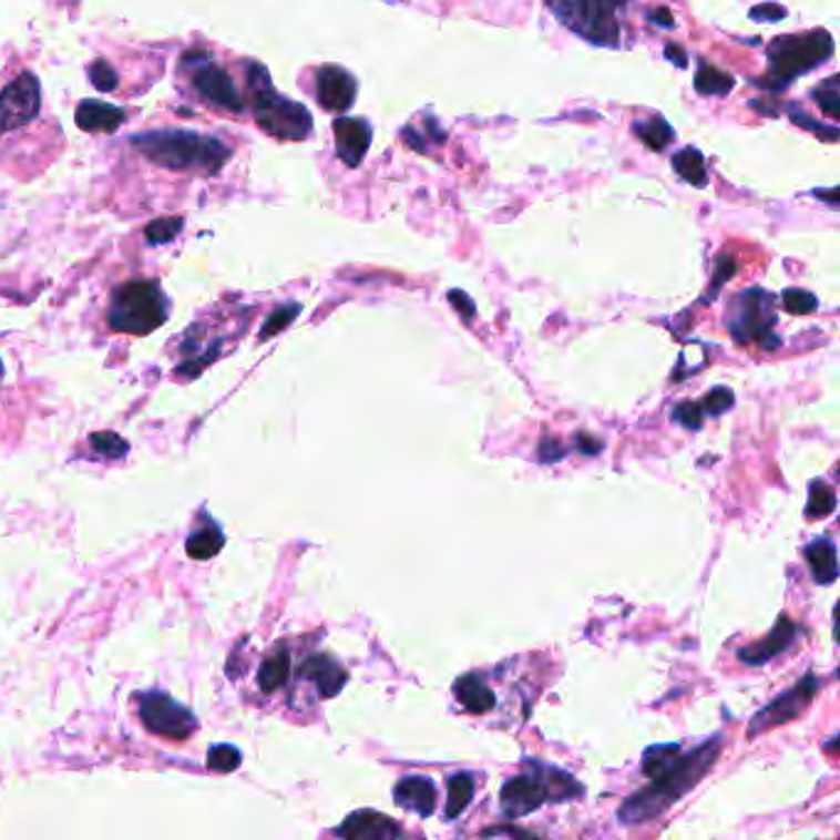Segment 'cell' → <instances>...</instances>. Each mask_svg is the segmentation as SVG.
Wrapping results in <instances>:
<instances>
[{"instance_id":"cell-19","label":"cell","mask_w":840,"mask_h":840,"mask_svg":"<svg viewBox=\"0 0 840 840\" xmlns=\"http://www.w3.org/2000/svg\"><path fill=\"white\" fill-rule=\"evenodd\" d=\"M74 121H76V126H80L82 131H90V134H114V131L126 121V114L121 112L119 106L86 99V102L76 106Z\"/></svg>"},{"instance_id":"cell-12","label":"cell","mask_w":840,"mask_h":840,"mask_svg":"<svg viewBox=\"0 0 840 840\" xmlns=\"http://www.w3.org/2000/svg\"><path fill=\"white\" fill-rule=\"evenodd\" d=\"M818 688H821V680H818L816 676H806L803 680L796 683L791 690L781 693L779 698H774L765 707V710L751 717L749 737H755L759 733H767V729H771V727L793 723L796 717H801V713L806 710V707H809V703L813 700V695L818 693Z\"/></svg>"},{"instance_id":"cell-15","label":"cell","mask_w":840,"mask_h":840,"mask_svg":"<svg viewBox=\"0 0 840 840\" xmlns=\"http://www.w3.org/2000/svg\"><path fill=\"white\" fill-rule=\"evenodd\" d=\"M336 833L348 840H395L402 836V828L378 811H356L342 821Z\"/></svg>"},{"instance_id":"cell-3","label":"cell","mask_w":840,"mask_h":840,"mask_svg":"<svg viewBox=\"0 0 840 840\" xmlns=\"http://www.w3.org/2000/svg\"><path fill=\"white\" fill-rule=\"evenodd\" d=\"M247 106L257 126L279 141H304L311 136L314 119L308 109L281 96L272 86L267 70L257 62L247 64Z\"/></svg>"},{"instance_id":"cell-13","label":"cell","mask_w":840,"mask_h":840,"mask_svg":"<svg viewBox=\"0 0 840 840\" xmlns=\"http://www.w3.org/2000/svg\"><path fill=\"white\" fill-rule=\"evenodd\" d=\"M358 96V82L348 70L336 68V64H326L316 72V99L320 109L326 112H348L356 104Z\"/></svg>"},{"instance_id":"cell-45","label":"cell","mask_w":840,"mask_h":840,"mask_svg":"<svg viewBox=\"0 0 840 840\" xmlns=\"http://www.w3.org/2000/svg\"><path fill=\"white\" fill-rule=\"evenodd\" d=\"M577 444L582 451H587V454H600L602 447H604L600 439H592L587 434H577Z\"/></svg>"},{"instance_id":"cell-33","label":"cell","mask_w":840,"mask_h":840,"mask_svg":"<svg viewBox=\"0 0 840 840\" xmlns=\"http://www.w3.org/2000/svg\"><path fill=\"white\" fill-rule=\"evenodd\" d=\"M86 74H90V80L99 92H114L119 86V74L106 60H94L86 68Z\"/></svg>"},{"instance_id":"cell-10","label":"cell","mask_w":840,"mask_h":840,"mask_svg":"<svg viewBox=\"0 0 840 840\" xmlns=\"http://www.w3.org/2000/svg\"><path fill=\"white\" fill-rule=\"evenodd\" d=\"M139 700V717L141 723L146 725L153 735L168 737L181 742V739H187L197 727L195 715L187 710L185 705L175 703L171 695H165L161 690H151V693H141L136 695Z\"/></svg>"},{"instance_id":"cell-35","label":"cell","mask_w":840,"mask_h":840,"mask_svg":"<svg viewBox=\"0 0 840 840\" xmlns=\"http://www.w3.org/2000/svg\"><path fill=\"white\" fill-rule=\"evenodd\" d=\"M183 229V219L181 217H171V219H156V223L146 227V237L151 245H165V242L175 239V235Z\"/></svg>"},{"instance_id":"cell-16","label":"cell","mask_w":840,"mask_h":840,"mask_svg":"<svg viewBox=\"0 0 840 840\" xmlns=\"http://www.w3.org/2000/svg\"><path fill=\"white\" fill-rule=\"evenodd\" d=\"M796 634H799V628H796L791 618L779 616V622H777V626L771 628L769 636L739 651L737 658L742 660L745 666H765V663H769L771 658H777L781 651H787L793 644Z\"/></svg>"},{"instance_id":"cell-26","label":"cell","mask_w":840,"mask_h":840,"mask_svg":"<svg viewBox=\"0 0 840 840\" xmlns=\"http://www.w3.org/2000/svg\"><path fill=\"white\" fill-rule=\"evenodd\" d=\"M473 791H477V781H473L471 774H454L449 779V801H447V811L444 818L447 821H454L473 799Z\"/></svg>"},{"instance_id":"cell-2","label":"cell","mask_w":840,"mask_h":840,"mask_svg":"<svg viewBox=\"0 0 840 840\" xmlns=\"http://www.w3.org/2000/svg\"><path fill=\"white\" fill-rule=\"evenodd\" d=\"M131 146L153 165L173 173L217 175L229 158V148L219 139L178 129L146 131V134L131 136Z\"/></svg>"},{"instance_id":"cell-17","label":"cell","mask_w":840,"mask_h":840,"mask_svg":"<svg viewBox=\"0 0 840 840\" xmlns=\"http://www.w3.org/2000/svg\"><path fill=\"white\" fill-rule=\"evenodd\" d=\"M395 803L404 811L432 816L437 809V787L429 777H404L395 787Z\"/></svg>"},{"instance_id":"cell-43","label":"cell","mask_w":840,"mask_h":840,"mask_svg":"<svg viewBox=\"0 0 840 840\" xmlns=\"http://www.w3.org/2000/svg\"><path fill=\"white\" fill-rule=\"evenodd\" d=\"M648 20H651V23H656L658 28H666V30H673V28H676V20H673V13H670L668 8L651 10V13H648Z\"/></svg>"},{"instance_id":"cell-29","label":"cell","mask_w":840,"mask_h":840,"mask_svg":"<svg viewBox=\"0 0 840 840\" xmlns=\"http://www.w3.org/2000/svg\"><path fill=\"white\" fill-rule=\"evenodd\" d=\"M833 511H836V491L826 481H811L806 515L809 518H828Z\"/></svg>"},{"instance_id":"cell-18","label":"cell","mask_w":840,"mask_h":840,"mask_svg":"<svg viewBox=\"0 0 840 840\" xmlns=\"http://www.w3.org/2000/svg\"><path fill=\"white\" fill-rule=\"evenodd\" d=\"M298 676L316 683V688L320 695H324V698H336V695L342 690V685H346V680H348V673L342 670L338 663L326 654L308 656L304 660L301 670H298Z\"/></svg>"},{"instance_id":"cell-30","label":"cell","mask_w":840,"mask_h":840,"mask_svg":"<svg viewBox=\"0 0 840 840\" xmlns=\"http://www.w3.org/2000/svg\"><path fill=\"white\" fill-rule=\"evenodd\" d=\"M242 765V755L237 747L232 745H219L207 751V767L219 774H229L235 771Z\"/></svg>"},{"instance_id":"cell-27","label":"cell","mask_w":840,"mask_h":840,"mask_svg":"<svg viewBox=\"0 0 840 840\" xmlns=\"http://www.w3.org/2000/svg\"><path fill=\"white\" fill-rule=\"evenodd\" d=\"M735 90V76L723 70L713 68V64H700L698 74H695V92L703 96H727Z\"/></svg>"},{"instance_id":"cell-6","label":"cell","mask_w":840,"mask_h":840,"mask_svg":"<svg viewBox=\"0 0 840 840\" xmlns=\"http://www.w3.org/2000/svg\"><path fill=\"white\" fill-rule=\"evenodd\" d=\"M582 793L584 789L567 771L533 765V771L513 777L501 789V809L508 818H521L547 801L577 799Z\"/></svg>"},{"instance_id":"cell-32","label":"cell","mask_w":840,"mask_h":840,"mask_svg":"<svg viewBox=\"0 0 840 840\" xmlns=\"http://www.w3.org/2000/svg\"><path fill=\"white\" fill-rule=\"evenodd\" d=\"M90 444L94 447L96 454H102L104 459H121L129 451V444L124 439L114 432H102V434H92Z\"/></svg>"},{"instance_id":"cell-44","label":"cell","mask_w":840,"mask_h":840,"mask_svg":"<svg viewBox=\"0 0 840 840\" xmlns=\"http://www.w3.org/2000/svg\"><path fill=\"white\" fill-rule=\"evenodd\" d=\"M666 58L673 62V64H676V68H688V52H685L683 48H678V45H673V42H670V45H666Z\"/></svg>"},{"instance_id":"cell-7","label":"cell","mask_w":840,"mask_h":840,"mask_svg":"<svg viewBox=\"0 0 840 840\" xmlns=\"http://www.w3.org/2000/svg\"><path fill=\"white\" fill-rule=\"evenodd\" d=\"M168 318V298L156 281H126L112 296L109 326L119 334L148 336Z\"/></svg>"},{"instance_id":"cell-34","label":"cell","mask_w":840,"mask_h":840,"mask_svg":"<svg viewBox=\"0 0 840 840\" xmlns=\"http://www.w3.org/2000/svg\"><path fill=\"white\" fill-rule=\"evenodd\" d=\"M298 311H301V306H298V304H289V306L276 308V311L267 318V324H264L259 338H262V340H267V338H272V336H276V334H281V330H284L286 326H289L291 320L298 316Z\"/></svg>"},{"instance_id":"cell-8","label":"cell","mask_w":840,"mask_h":840,"mask_svg":"<svg viewBox=\"0 0 840 840\" xmlns=\"http://www.w3.org/2000/svg\"><path fill=\"white\" fill-rule=\"evenodd\" d=\"M183 72L191 80L193 92L203 99L205 104L223 109L229 114H242L247 109V96L223 64H217L209 54L193 50L183 58Z\"/></svg>"},{"instance_id":"cell-20","label":"cell","mask_w":840,"mask_h":840,"mask_svg":"<svg viewBox=\"0 0 840 840\" xmlns=\"http://www.w3.org/2000/svg\"><path fill=\"white\" fill-rule=\"evenodd\" d=\"M454 695L463 710L471 715L489 713L495 707V693L489 688V683H483V678L477 676V673H467V676H461L454 685Z\"/></svg>"},{"instance_id":"cell-37","label":"cell","mask_w":840,"mask_h":840,"mask_svg":"<svg viewBox=\"0 0 840 840\" xmlns=\"http://www.w3.org/2000/svg\"><path fill=\"white\" fill-rule=\"evenodd\" d=\"M733 404H735V395L729 392L727 387H715V390L707 392V397L700 402L705 414H723Z\"/></svg>"},{"instance_id":"cell-38","label":"cell","mask_w":840,"mask_h":840,"mask_svg":"<svg viewBox=\"0 0 840 840\" xmlns=\"http://www.w3.org/2000/svg\"><path fill=\"white\" fill-rule=\"evenodd\" d=\"M673 419H676L678 424L688 427L695 432V429L703 427L705 412L698 402H680V404H676V409H673Z\"/></svg>"},{"instance_id":"cell-41","label":"cell","mask_w":840,"mask_h":840,"mask_svg":"<svg viewBox=\"0 0 840 840\" xmlns=\"http://www.w3.org/2000/svg\"><path fill=\"white\" fill-rule=\"evenodd\" d=\"M733 274H735V262L729 259V257H720V262H717V272H715V281H713V294H710V298L715 296L717 286L725 284ZM710 298H707V301H710Z\"/></svg>"},{"instance_id":"cell-24","label":"cell","mask_w":840,"mask_h":840,"mask_svg":"<svg viewBox=\"0 0 840 840\" xmlns=\"http://www.w3.org/2000/svg\"><path fill=\"white\" fill-rule=\"evenodd\" d=\"M289 673H291V656L286 648H279L274 651V654L262 663L259 668V688L264 693H274L279 690L281 685L289 680Z\"/></svg>"},{"instance_id":"cell-36","label":"cell","mask_w":840,"mask_h":840,"mask_svg":"<svg viewBox=\"0 0 840 840\" xmlns=\"http://www.w3.org/2000/svg\"><path fill=\"white\" fill-rule=\"evenodd\" d=\"M789 116H791V121H793V124H796V126H803V129L813 131V134H816L818 139H821V141H826V143H833V141H838V129H836V126H823V124H816V121H813L809 114H806V112H803V109L789 106Z\"/></svg>"},{"instance_id":"cell-46","label":"cell","mask_w":840,"mask_h":840,"mask_svg":"<svg viewBox=\"0 0 840 840\" xmlns=\"http://www.w3.org/2000/svg\"><path fill=\"white\" fill-rule=\"evenodd\" d=\"M0 378H3V362H0Z\"/></svg>"},{"instance_id":"cell-11","label":"cell","mask_w":840,"mask_h":840,"mask_svg":"<svg viewBox=\"0 0 840 840\" xmlns=\"http://www.w3.org/2000/svg\"><path fill=\"white\" fill-rule=\"evenodd\" d=\"M42 112L40 82L32 72H20L0 90V136L30 126Z\"/></svg>"},{"instance_id":"cell-14","label":"cell","mask_w":840,"mask_h":840,"mask_svg":"<svg viewBox=\"0 0 840 840\" xmlns=\"http://www.w3.org/2000/svg\"><path fill=\"white\" fill-rule=\"evenodd\" d=\"M334 134L338 158L346 163L348 168H358L372 141L370 121L356 116H338L334 121Z\"/></svg>"},{"instance_id":"cell-1","label":"cell","mask_w":840,"mask_h":840,"mask_svg":"<svg viewBox=\"0 0 840 840\" xmlns=\"http://www.w3.org/2000/svg\"><path fill=\"white\" fill-rule=\"evenodd\" d=\"M723 742L725 739L713 737L710 742L690 751H683L680 745L648 747L644 759H641V769H644L651 783L622 803L618 821L636 826L656 821L658 816L668 813L713 769L717 757H720Z\"/></svg>"},{"instance_id":"cell-4","label":"cell","mask_w":840,"mask_h":840,"mask_svg":"<svg viewBox=\"0 0 840 840\" xmlns=\"http://www.w3.org/2000/svg\"><path fill=\"white\" fill-rule=\"evenodd\" d=\"M833 52L836 45L828 30H813L806 32V35H783L771 40V45L767 48L769 72L765 80H757L755 84L771 92L787 90L801 74H809L831 60Z\"/></svg>"},{"instance_id":"cell-28","label":"cell","mask_w":840,"mask_h":840,"mask_svg":"<svg viewBox=\"0 0 840 840\" xmlns=\"http://www.w3.org/2000/svg\"><path fill=\"white\" fill-rule=\"evenodd\" d=\"M811 99L818 106H821V112L828 119L840 121V76L838 74L828 76L826 82L818 84L816 90L811 92Z\"/></svg>"},{"instance_id":"cell-25","label":"cell","mask_w":840,"mask_h":840,"mask_svg":"<svg viewBox=\"0 0 840 840\" xmlns=\"http://www.w3.org/2000/svg\"><path fill=\"white\" fill-rule=\"evenodd\" d=\"M673 171H676L685 183H690L693 187H705L707 185V168H705V156L693 146H685L678 151L676 156L670 158Z\"/></svg>"},{"instance_id":"cell-21","label":"cell","mask_w":840,"mask_h":840,"mask_svg":"<svg viewBox=\"0 0 840 840\" xmlns=\"http://www.w3.org/2000/svg\"><path fill=\"white\" fill-rule=\"evenodd\" d=\"M803 555L806 560H809L811 574L818 584H833L838 580V552L831 540L828 537L811 540V545L803 550Z\"/></svg>"},{"instance_id":"cell-23","label":"cell","mask_w":840,"mask_h":840,"mask_svg":"<svg viewBox=\"0 0 840 840\" xmlns=\"http://www.w3.org/2000/svg\"><path fill=\"white\" fill-rule=\"evenodd\" d=\"M632 131L636 134V139L644 143V146H648L651 151H663L666 146H670L673 141H676V131H673V126L668 124L663 116H654L648 121H634Z\"/></svg>"},{"instance_id":"cell-42","label":"cell","mask_w":840,"mask_h":840,"mask_svg":"<svg viewBox=\"0 0 840 840\" xmlns=\"http://www.w3.org/2000/svg\"><path fill=\"white\" fill-rule=\"evenodd\" d=\"M562 457H565V449L560 447V441L555 439L543 441V447H540V459H543L545 463H552V461H560Z\"/></svg>"},{"instance_id":"cell-9","label":"cell","mask_w":840,"mask_h":840,"mask_svg":"<svg viewBox=\"0 0 840 840\" xmlns=\"http://www.w3.org/2000/svg\"><path fill=\"white\" fill-rule=\"evenodd\" d=\"M777 311H774V296L761 289H747L735 296L733 320L729 334L737 342H759L761 348L774 350L779 346V336H774Z\"/></svg>"},{"instance_id":"cell-22","label":"cell","mask_w":840,"mask_h":840,"mask_svg":"<svg viewBox=\"0 0 840 840\" xmlns=\"http://www.w3.org/2000/svg\"><path fill=\"white\" fill-rule=\"evenodd\" d=\"M205 518V525L197 527L195 533L187 537V555H191L193 560H213L219 550H223L225 545V535L223 530H219V525L213 521V518Z\"/></svg>"},{"instance_id":"cell-5","label":"cell","mask_w":840,"mask_h":840,"mask_svg":"<svg viewBox=\"0 0 840 840\" xmlns=\"http://www.w3.org/2000/svg\"><path fill=\"white\" fill-rule=\"evenodd\" d=\"M632 0H545V8L594 48H622V18Z\"/></svg>"},{"instance_id":"cell-31","label":"cell","mask_w":840,"mask_h":840,"mask_svg":"<svg viewBox=\"0 0 840 840\" xmlns=\"http://www.w3.org/2000/svg\"><path fill=\"white\" fill-rule=\"evenodd\" d=\"M781 301H783V308L793 316H809L818 308V298L811 291H803V289L783 291Z\"/></svg>"},{"instance_id":"cell-40","label":"cell","mask_w":840,"mask_h":840,"mask_svg":"<svg viewBox=\"0 0 840 840\" xmlns=\"http://www.w3.org/2000/svg\"><path fill=\"white\" fill-rule=\"evenodd\" d=\"M449 304L457 308L459 316H461L463 320H473V316H477V304L471 301V296H469V294H463V291H449Z\"/></svg>"},{"instance_id":"cell-39","label":"cell","mask_w":840,"mask_h":840,"mask_svg":"<svg viewBox=\"0 0 840 840\" xmlns=\"http://www.w3.org/2000/svg\"><path fill=\"white\" fill-rule=\"evenodd\" d=\"M751 20H761V23H779L781 18H787V8H781L777 3H765L759 8H751L749 13Z\"/></svg>"}]
</instances>
